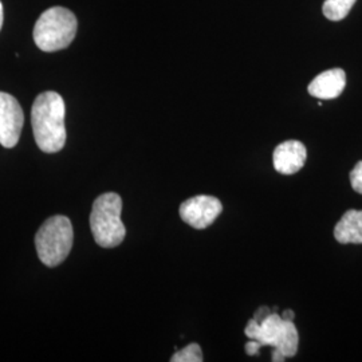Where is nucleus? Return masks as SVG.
Instances as JSON below:
<instances>
[{
	"mask_svg": "<svg viewBox=\"0 0 362 362\" xmlns=\"http://www.w3.org/2000/svg\"><path fill=\"white\" fill-rule=\"evenodd\" d=\"M245 334L250 338L246 344L248 356H258L264 346L272 348V361L282 362L298 353L299 334L294 321L285 320L272 311L260 322L254 318L248 321Z\"/></svg>",
	"mask_w": 362,
	"mask_h": 362,
	"instance_id": "obj_1",
	"label": "nucleus"
},
{
	"mask_svg": "<svg viewBox=\"0 0 362 362\" xmlns=\"http://www.w3.org/2000/svg\"><path fill=\"white\" fill-rule=\"evenodd\" d=\"M65 101L58 93L45 91L35 98L31 109V124L42 152L57 153L65 146Z\"/></svg>",
	"mask_w": 362,
	"mask_h": 362,
	"instance_id": "obj_2",
	"label": "nucleus"
},
{
	"mask_svg": "<svg viewBox=\"0 0 362 362\" xmlns=\"http://www.w3.org/2000/svg\"><path fill=\"white\" fill-rule=\"evenodd\" d=\"M77 28L74 13L64 7H52L39 16L34 27V40L42 52H58L70 46Z\"/></svg>",
	"mask_w": 362,
	"mask_h": 362,
	"instance_id": "obj_3",
	"label": "nucleus"
},
{
	"mask_svg": "<svg viewBox=\"0 0 362 362\" xmlns=\"http://www.w3.org/2000/svg\"><path fill=\"white\" fill-rule=\"evenodd\" d=\"M122 200L117 194H101L95 199L90 214L93 236L98 246L113 248L122 243L127 230L121 220Z\"/></svg>",
	"mask_w": 362,
	"mask_h": 362,
	"instance_id": "obj_4",
	"label": "nucleus"
},
{
	"mask_svg": "<svg viewBox=\"0 0 362 362\" xmlns=\"http://www.w3.org/2000/svg\"><path fill=\"white\" fill-rule=\"evenodd\" d=\"M73 226L69 218L57 215L46 220L35 235L38 257L47 267L61 264L73 247Z\"/></svg>",
	"mask_w": 362,
	"mask_h": 362,
	"instance_id": "obj_5",
	"label": "nucleus"
},
{
	"mask_svg": "<svg viewBox=\"0 0 362 362\" xmlns=\"http://www.w3.org/2000/svg\"><path fill=\"white\" fill-rule=\"evenodd\" d=\"M223 211L219 199L208 194H199L185 200L180 206V218L196 230H204L218 219Z\"/></svg>",
	"mask_w": 362,
	"mask_h": 362,
	"instance_id": "obj_6",
	"label": "nucleus"
},
{
	"mask_svg": "<svg viewBox=\"0 0 362 362\" xmlns=\"http://www.w3.org/2000/svg\"><path fill=\"white\" fill-rule=\"evenodd\" d=\"M25 124V115L16 98L0 91V144L4 148H13L21 137Z\"/></svg>",
	"mask_w": 362,
	"mask_h": 362,
	"instance_id": "obj_7",
	"label": "nucleus"
},
{
	"mask_svg": "<svg viewBox=\"0 0 362 362\" xmlns=\"http://www.w3.org/2000/svg\"><path fill=\"white\" fill-rule=\"evenodd\" d=\"M308 158V149L297 140L279 144L272 153L274 168L282 175H294L303 168Z\"/></svg>",
	"mask_w": 362,
	"mask_h": 362,
	"instance_id": "obj_8",
	"label": "nucleus"
},
{
	"mask_svg": "<svg viewBox=\"0 0 362 362\" xmlns=\"http://www.w3.org/2000/svg\"><path fill=\"white\" fill-rule=\"evenodd\" d=\"M346 86V74L342 69H332L318 74L308 86L309 94L318 100H334Z\"/></svg>",
	"mask_w": 362,
	"mask_h": 362,
	"instance_id": "obj_9",
	"label": "nucleus"
},
{
	"mask_svg": "<svg viewBox=\"0 0 362 362\" xmlns=\"http://www.w3.org/2000/svg\"><path fill=\"white\" fill-rule=\"evenodd\" d=\"M334 238L341 245H362V211H346L334 227Z\"/></svg>",
	"mask_w": 362,
	"mask_h": 362,
	"instance_id": "obj_10",
	"label": "nucleus"
},
{
	"mask_svg": "<svg viewBox=\"0 0 362 362\" xmlns=\"http://www.w3.org/2000/svg\"><path fill=\"white\" fill-rule=\"evenodd\" d=\"M356 0H325L322 13L329 21H342L348 16Z\"/></svg>",
	"mask_w": 362,
	"mask_h": 362,
	"instance_id": "obj_11",
	"label": "nucleus"
},
{
	"mask_svg": "<svg viewBox=\"0 0 362 362\" xmlns=\"http://www.w3.org/2000/svg\"><path fill=\"white\" fill-rule=\"evenodd\" d=\"M203 360V351L197 344H191L184 349L176 351L170 358L172 362H202Z\"/></svg>",
	"mask_w": 362,
	"mask_h": 362,
	"instance_id": "obj_12",
	"label": "nucleus"
},
{
	"mask_svg": "<svg viewBox=\"0 0 362 362\" xmlns=\"http://www.w3.org/2000/svg\"><path fill=\"white\" fill-rule=\"evenodd\" d=\"M349 177L351 188L357 194H362V161L357 163V165L350 172Z\"/></svg>",
	"mask_w": 362,
	"mask_h": 362,
	"instance_id": "obj_13",
	"label": "nucleus"
},
{
	"mask_svg": "<svg viewBox=\"0 0 362 362\" xmlns=\"http://www.w3.org/2000/svg\"><path fill=\"white\" fill-rule=\"evenodd\" d=\"M272 311L269 309V308H266V306H262V308H259L258 310H257V313L254 314V320L255 321H258V322H260L262 320H264L269 314H272Z\"/></svg>",
	"mask_w": 362,
	"mask_h": 362,
	"instance_id": "obj_14",
	"label": "nucleus"
},
{
	"mask_svg": "<svg viewBox=\"0 0 362 362\" xmlns=\"http://www.w3.org/2000/svg\"><path fill=\"white\" fill-rule=\"evenodd\" d=\"M294 311L293 310H285L282 313V318L285 320H290V321H294Z\"/></svg>",
	"mask_w": 362,
	"mask_h": 362,
	"instance_id": "obj_15",
	"label": "nucleus"
},
{
	"mask_svg": "<svg viewBox=\"0 0 362 362\" xmlns=\"http://www.w3.org/2000/svg\"><path fill=\"white\" fill-rule=\"evenodd\" d=\"M3 19H4V13H3V4H1V1H0V30H1V26H3Z\"/></svg>",
	"mask_w": 362,
	"mask_h": 362,
	"instance_id": "obj_16",
	"label": "nucleus"
}]
</instances>
